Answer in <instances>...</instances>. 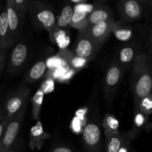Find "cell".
Wrapping results in <instances>:
<instances>
[{"mask_svg":"<svg viewBox=\"0 0 152 152\" xmlns=\"http://www.w3.org/2000/svg\"><path fill=\"white\" fill-rule=\"evenodd\" d=\"M0 46L6 48L13 46L8 26L5 6L3 7L0 13Z\"/></svg>","mask_w":152,"mask_h":152,"instance_id":"ac0fdd59","label":"cell"},{"mask_svg":"<svg viewBox=\"0 0 152 152\" xmlns=\"http://www.w3.org/2000/svg\"><path fill=\"white\" fill-rule=\"evenodd\" d=\"M140 1L142 3L144 7H147L148 8H151L152 0H140Z\"/></svg>","mask_w":152,"mask_h":152,"instance_id":"d6a6232c","label":"cell"},{"mask_svg":"<svg viewBox=\"0 0 152 152\" xmlns=\"http://www.w3.org/2000/svg\"><path fill=\"white\" fill-rule=\"evenodd\" d=\"M7 50L8 48L0 46V73L4 68L7 59Z\"/></svg>","mask_w":152,"mask_h":152,"instance_id":"83f0119b","label":"cell"},{"mask_svg":"<svg viewBox=\"0 0 152 152\" xmlns=\"http://www.w3.org/2000/svg\"><path fill=\"white\" fill-rule=\"evenodd\" d=\"M28 11L33 25L37 28L49 31L56 26V16L50 4L39 0H31Z\"/></svg>","mask_w":152,"mask_h":152,"instance_id":"7a4b0ae2","label":"cell"},{"mask_svg":"<svg viewBox=\"0 0 152 152\" xmlns=\"http://www.w3.org/2000/svg\"><path fill=\"white\" fill-rule=\"evenodd\" d=\"M8 120L9 119H7V117H4V115H2V117H1V121H0V143H1V138H2L3 134H4V129H5L6 126H7Z\"/></svg>","mask_w":152,"mask_h":152,"instance_id":"f546056e","label":"cell"},{"mask_svg":"<svg viewBox=\"0 0 152 152\" xmlns=\"http://www.w3.org/2000/svg\"><path fill=\"white\" fill-rule=\"evenodd\" d=\"M105 137L104 152H118L125 142L130 140L126 134L120 132L117 134L104 133Z\"/></svg>","mask_w":152,"mask_h":152,"instance_id":"2e32d148","label":"cell"},{"mask_svg":"<svg viewBox=\"0 0 152 152\" xmlns=\"http://www.w3.org/2000/svg\"><path fill=\"white\" fill-rule=\"evenodd\" d=\"M28 56V47L25 42L17 43L7 59V71L16 74L24 68Z\"/></svg>","mask_w":152,"mask_h":152,"instance_id":"9c48e42d","label":"cell"},{"mask_svg":"<svg viewBox=\"0 0 152 152\" xmlns=\"http://www.w3.org/2000/svg\"><path fill=\"white\" fill-rule=\"evenodd\" d=\"M132 91L134 103L151 94L152 79L149 59L145 53H138L132 67Z\"/></svg>","mask_w":152,"mask_h":152,"instance_id":"6da1fadb","label":"cell"},{"mask_svg":"<svg viewBox=\"0 0 152 152\" xmlns=\"http://www.w3.org/2000/svg\"><path fill=\"white\" fill-rule=\"evenodd\" d=\"M2 6H1V3H0V13H1V10H2Z\"/></svg>","mask_w":152,"mask_h":152,"instance_id":"8d00e7d4","label":"cell"},{"mask_svg":"<svg viewBox=\"0 0 152 152\" xmlns=\"http://www.w3.org/2000/svg\"><path fill=\"white\" fill-rule=\"evenodd\" d=\"M2 115H3L2 109H1V108L0 107V121H1V117H2Z\"/></svg>","mask_w":152,"mask_h":152,"instance_id":"e575fe53","label":"cell"},{"mask_svg":"<svg viewBox=\"0 0 152 152\" xmlns=\"http://www.w3.org/2000/svg\"><path fill=\"white\" fill-rule=\"evenodd\" d=\"M50 152H74L69 147L65 145H56L52 148Z\"/></svg>","mask_w":152,"mask_h":152,"instance_id":"4dcf8cb0","label":"cell"},{"mask_svg":"<svg viewBox=\"0 0 152 152\" xmlns=\"http://www.w3.org/2000/svg\"><path fill=\"white\" fill-rule=\"evenodd\" d=\"M147 117L142 114L138 110L134 109V125L132 130L126 134L131 140L137 137L141 132V129L146 124Z\"/></svg>","mask_w":152,"mask_h":152,"instance_id":"ffe728a7","label":"cell"},{"mask_svg":"<svg viewBox=\"0 0 152 152\" xmlns=\"http://www.w3.org/2000/svg\"><path fill=\"white\" fill-rule=\"evenodd\" d=\"M5 8L6 12H7L9 29H10V36H11V40L13 45H14L16 42L19 39L23 18L19 14L13 0H6Z\"/></svg>","mask_w":152,"mask_h":152,"instance_id":"30bf717a","label":"cell"},{"mask_svg":"<svg viewBox=\"0 0 152 152\" xmlns=\"http://www.w3.org/2000/svg\"><path fill=\"white\" fill-rule=\"evenodd\" d=\"M114 37L122 42H129L134 35L132 27L124 20L114 21L112 27V32Z\"/></svg>","mask_w":152,"mask_h":152,"instance_id":"e0dca14e","label":"cell"},{"mask_svg":"<svg viewBox=\"0 0 152 152\" xmlns=\"http://www.w3.org/2000/svg\"><path fill=\"white\" fill-rule=\"evenodd\" d=\"M70 1L75 4H83V3H86L88 0H70Z\"/></svg>","mask_w":152,"mask_h":152,"instance_id":"836d02e7","label":"cell"},{"mask_svg":"<svg viewBox=\"0 0 152 152\" xmlns=\"http://www.w3.org/2000/svg\"><path fill=\"white\" fill-rule=\"evenodd\" d=\"M39 1H42V0H39Z\"/></svg>","mask_w":152,"mask_h":152,"instance_id":"74e56055","label":"cell"},{"mask_svg":"<svg viewBox=\"0 0 152 152\" xmlns=\"http://www.w3.org/2000/svg\"><path fill=\"white\" fill-rule=\"evenodd\" d=\"M45 94L44 93L42 89L39 88L31 99V102H32V118L34 120H39Z\"/></svg>","mask_w":152,"mask_h":152,"instance_id":"603a6c76","label":"cell"},{"mask_svg":"<svg viewBox=\"0 0 152 152\" xmlns=\"http://www.w3.org/2000/svg\"><path fill=\"white\" fill-rule=\"evenodd\" d=\"M94 1H96V2H103V1H106L108 0H94Z\"/></svg>","mask_w":152,"mask_h":152,"instance_id":"d590c367","label":"cell"},{"mask_svg":"<svg viewBox=\"0 0 152 152\" xmlns=\"http://www.w3.org/2000/svg\"><path fill=\"white\" fill-rule=\"evenodd\" d=\"M104 133L117 134L119 133V122L114 116L107 114L102 122Z\"/></svg>","mask_w":152,"mask_h":152,"instance_id":"d4e9b609","label":"cell"},{"mask_svg":"<svg viewBox=\"0 0 152 152\" xmlns=\"http://www.w3.org/2000/svg\"><path fill=\"white\" fill-rule=\"evenodd\" d=\"M64 29L65 28H59L56 25L54 28L48 31L49 37L51 42L56 43L62 48L67 47L70 40L69 38L67 37L65 31Z\"/></svg>","mask_w":152,"mask_h":152,"instance_id":"44dd1931","label":"cell"},{"mask_svg":"<svg viewBox=\"0 0 152 152\" xmlns=\"http://www.w3.org/2000/svg\"><path fill=\"white\" fill-rule=\"evenodd\" d=\"M117 11L122 20L135 22L142 18L144 7L140 0H118Z\"/></svg>","mask_w":152,"mask_h":152,"instance_id":"ba28073f","label":"cell"},{"mask_svg":"<svg viewBox=\"0 0 152 152\" xmlns=\"http://www.w3.org/2000/svg\"><path fill=\"white\" fill-rule=\"evenodd\" d=\"M48 66L46 61L39 60L36 62L27 72L25 77L26 83H34L39 81L46 74Z\"/></svg>","mask_w":152,"mask_h":152,"instance_id":"d6986e66","label":"cell"},{"mask_svg":"<svg viewBox=\"0 0 152 152\" xmlns=\"http://www.w3.org/2000/svg\"><path fill=\"white\" fill-rule=\"evenodd\" d=\"M31 1V0H13L16 7L22 18H24L25 13L28 11V6Z\"/></svg>","mask_w":152,"mask_h":152,"instance_id":"484cf974","label":"cell"},{"mask_svg":"<svg viewBox=\"0 0 152 152\" xmlns=\"http://www.w3.org/2000/svg\"><path fill=\"white\" fill-rule=\"evenodd\" d=\"M95 4H76L74 7V13H73L72 19L69 26L71 28L80 30L88 27V16L91 12L94 10Z\"/></svg>","mask_w":152,"mask_h":152,"instance_id":"8fae6325","label":"cell"},{"mask_svg":"<svg viewBox=\"0 0 152 152\" xmlns=\"http://www.w3.org/2000/svg\"><path fill=\"white\" fill-rule=\"evenodd\" d=\"M114 19L112 11L108 6L96 3L94 10L89 14L88 26H91Z\"/></svg>","mask_w":152,"mask_h":152,"instance_id":"9a60e30c","label":"cell"},{"mask_svg":"<svg viewBox=\"0 0 152 152\" xmlns=\"http://www.w3.org/2000/svg\"><path fill=\"white\" fill-rule=\"evenodd\" d=\"M28 105V101H27L23 106L9 119L0 143V152H5L16 142L18 134L22 126Z\"/></svg>","mask_w":152,"mask_h":152,"instance_id":"277c9868","label":"cell"},{"mask_svg":"<svg viewBox=\"0 0 152 152\" xmlns=\"http://www.w3.org/2000/svg\"><path fill=\"white\" fill-rule=\"evenodd\" d=\"M74 13V7L70 4H65L56 18V25L59 28H65L69 26Z\"/></svg>","mask_w":152,"mask_h":152,"instance_id":"7402d4cb","label":"cell"},{"mask_svg":"<svg viewBox=\"0 0 152 152\" xmlns=\"http://www.w3.org/2000/svg\"><path fill=\"white\" fill-rule=\"evenodd\" d=\"M5 152H19V149L17 145H16V143L14 142Z\"/></svg>","mask_w":152,"mask_h":152,"instance_id":"1f68e13d","label":"cell"},{"mask_svg":"<svg viewBox=\"0 0 152 152\" xmlns=\"http://www.w3.org/2000/svg\"><path fill=\"white\" fill-rule=\"evenodd\" d=\"M131 140L126 141L124 143V145L120 148L118 152H136L135 150L134 149L132 145V142H131Z\"/></svg>","mask_w":152,"mask_h":152,"instance_id":"f1b7e54d","label":"cell"},{"mask_svg":"<svg viewBox=\"0 0 152 152\" xmlns=\"http://www.w3.org/2000/svg\"><path fill=\"white\" fill-rule=\"evenodd\" d=\"M140 53L139 48L136 44L132 42L126 43L120 48L115 59L124 71L132 67L138 53Z\"/></svg>","mask_w":152,"mask_h":152,"instance_id":"7c38bea8","label":"cell"},{"mask_svg":"<svg viewBox=\"0 0 152 152\" xmlns=\"http://www.w3.org/2000/svg\"><path fill=\"white\" fill-rule=\"evenodd\" d=\"M114 19L107 22H101L96 25L86 27L89 35L94 39L95 42L102 46L106 42L111 33L112 32V27Z\"/></svg>","mask_w":152,"mask_h":152,"instance_id":"4fadbf2b","label":"cell"},{"mask_svg":"<svg viewBox=\"0 0 152 152\" xmlns=\"http://www.w3.org/2000/svg\"><path fill=\"white\" fill-rule=\"evenodd\" d=\"M37 121L35 126L31 128L29 136V146L34 151L41 149L45 141L50 137V134L43 129L40 120Z\"/></svg>","mask_w":152,"mask_h":152,"instance_id":"5bb4252c","label":"cell"},{"mask_svg":"<svg viewBox=\"0 0 152 152\" xmlns=\"http://www.w3.org/2000/svg\"><path fill=\"white\" fill-rule=\"evenodd\" d=\"M100 48L101 45L94 40L89 35L86 28H85L79 31L73 53L88 62L96 56Z\"/></svg>","mask_w":152,"mask_h":152,"instance_id":"5b68a950","label":"cell"},{"mask_svg":"<svg viewBox=\"0 0 152 152\" xmlns=\"http://www.w3.org/2000/svg\"><path fill=\"white\" fill-rule=\"evenodd\" d=\"M124 70L120 64L114 60L108 66L103 81V92L105 102L108 108L112 106L114 97L123 81Z\"/></svg>","mask_w":152,"mask_h":152,"instance_id":"3957f363","label":"cell"},{"mask_svg":"<svg viewBox=\"0 0 152 152\" xmlns=\"http://www.w3.org/2000/svg\"><path fill=\"white\" fill-rule=\"evenodd\" d=\"M83 143L88 152H102V128L99 123L91 121L83 129Z\"/></svg>","mask_w":152,"mask_h":152,"instance_id":"8992f818","label":"cell"},{"mask_svg":"<svg viewBox=\"0 0 152 152\" xmlns=\"http://www.w3.org/2000/svg\"><path fill=\"white\" fill-rule=\"evenodd\" d=\"M42 89L43 90L44 93L48 94L50 93L51 91H53V88H54V81H53V78H52L51 76H48V77L46 78L45 81L40 86Z\"/></svg>","mask_w":152,"mask_h":152,"instance_id":"4316f807","label":"cell"},{"mask_svg":"<svg viewBox=\"0 0 152 152\" xmlns=\"http://www.w3.org/2000/svg\"><path fill=\"white\" fill-rule=\"evenodd\" d=\"M30 94V88L25 86L12 91L7 96L4 102V112L3 115L7 119H10L28 101Z\"/></svg>","mask_w":152,"mask_h":152,"instance_id":"52a82bcc","label":"cell"},{"mask_svg":"<svg viewBox=\"0 0 152 152\" xmlns=\"http://www.w3.org/2000/svg\"><path fill=\"white\" fill-rule=\"evenodd\" d=\"M134 109L140 111L143 115L148 117L152 113V94L141 98L134 103Z\"/></svg>","mask_w":152,"mask_h":152,"instance_id":"cb8c5ba5","label":"cell"}]
</instances>
